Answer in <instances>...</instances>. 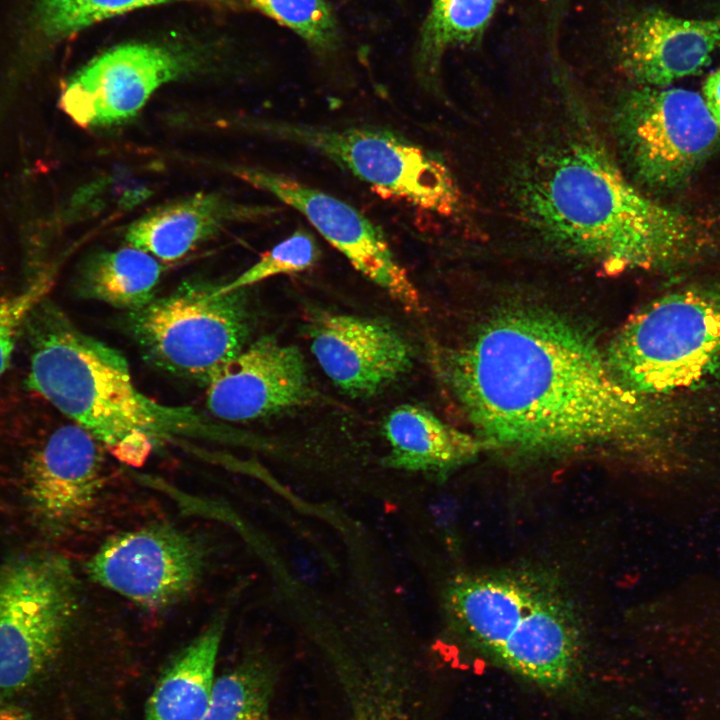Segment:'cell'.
I'll return each mask as SVG.
<instances>
[{
  "label": "cell",
  "mask_w": 720,
  "mask_h": 720,
  "mask_svg": "<svg viewBox=\"0 0 720 720\" xmlns=\"http://www.w3.org/2000/svg\"><path fill=\"white\" fill-rule=\"evenodd\" d=\"M185 282L131 311L129 331L154 367L205 384L246 346L250 330L244 289Z\"/></svg>",
  "instance_id": "cell-7"
},
{
  "label": "cell",
  "mask_w": 720,
  "mask_h": 720,
  "mask_svg": "<svg viewBox=\"0 0 720 720\" xmlns=\"http://www.w3.org/2000/svg\"><path fill=\"white\" fill-rule=\"evenodd\" d=\"M206 555L183 530L158 523L107 539L87 563L97 584L150 610L166 609L198 585Z\"/></svg>",
  "instance_id": "cell-10"
},
{
  "label": "cell",
  "mask_w": 720,
  "mask_h": 720,
  "mask_svg": "<svg viewBox=\"0 0 720 720\" xmlns=\"http://www.w3.org/2000/svg\"><path fill=\"white\" fill-rule=\"evenodd\" d=\"M224 617L173 656L146 701L142 720H202L211 697Z\"/></svg>",
  "instance_id": "cell-19"
},
{
  "label": "cell",
  "mask_w": 720,
  "mask_h": 720,
  "mask_svg": "<svg viewBox=\"0 0 720 720\" xmlns=\"http://www.w3.org/2000/svg\"><path fill=\"white\" fill-rule=\"evenodd\" d=\"M263 14L291 29L320 52L334 50L340 39L336 18L326 0H248Z\"/></svg>",
  "instance_id": "cell-24"
},
{
  "label": "cell",
  "mask_w": 720,
  "mask_h": 720,
  "mask_svg": "<svg viewBox=\"0 0 720 720\" xmlns=\"http://www.w3.org/2000/svg\"><path fill=\"white\" fill-rule=\"evenodd\" d=\"M516 185L518 207L534 232L606 269L670 264L695 241L686 216L640 192L584 134L541 148Z\"/></svg>",
  "instance_id": "cell-2"
},
{
  "label": "cell",
  "mask_w": 720,
  "mask_h": 720,
  "mask_svg": "<svg viewBox=\"0 0 720 720\" xmlns=\"http://www.w3.org/2000/svg\"><path fill=\"white\" fill-rule=\"evenodd\" d=\"M260 128L328 158L390 196L442 216L458 212L461 193L436 153L388 129L264 122Z\"/></svg>",
  "instance_id": "cell-8"
},
{
  "label": "cell",
  "mask_w": 720,
  "mask_h": 720,
  "mask_svg": "<svg viewBox=\"0 0 720 720\" xmlns=\"http://www.w3.org/2000/svg\"><path fill=\"white\" fill-rule=\"evenodd\" d=\"M607 360L616 376L648 397L687 389L720 370V291L683 289L637 313Z\"/></svg>",
  "instance_id": "cell-5"
},
{
  "label": "cell",
  "mask_w": 720,
  "mask_h": 720,
  "mask_svg": "<svg viewBox=\"0 0 720 720\" xmlns=\"http://www.w3.org/2000/svg\"><path fill=\"white\" fill-rule=\"evenodd\" d=\"M434 361L485 447L638 443L659 427L648 397L616 376L580 328L551 313H501Z\"/></svg>",
  "instance_id": "cell-1"
},
{
  "label": "cell",
  "mask_w": 720,
  "mask_h": 720,
  "mask_svg": "<svg viewBox=\"0 0 720 720\" xmlns=\"http://www.w3.org/2000/svg\"><path fill=\"white\" fill-rule=\"evenodd\" d=\"M625 162L652 189L685 184L720 142V127L697 92L641 86L620 100L614 116Z\"/></svg>",
  "instance_id": "cell-9"
},
{
  "label": "cell",
  "mask_w": 720,
  "mask_h": 720,
  "mask_svg": "<svg viewBox=\"0 0 720 720\" xmlns=\"http://www.w3.org/2000/svg\"><path fill=\"white\" fill-rule=\"evenodd\" d=\"M308 334L324 373L353 397L376 394L412 365L408 343L377 320L322 312L312 318Z\"/></svg>",
  "instance_id": "cell-15"
},
{
  "label": "cell",
  "mask_w": 720,
  "mask_h": 720,
  "mask_svg": "<svg viewBox=\"0 0 720 720\" xmlns=\"http://www.w3.org/2000/svg\"><path fill=\"white\" fill-rule=\"evenodd\" d=\"M193 67L185 53L154 43H126L95 57L67 82L63 111L85 128L135 116L163 84Z\"/></svg>",
  "instance_id": "cell-12"
},
{
  "label": "cell",
  "mask_w": 720,
  "mask_h": 720,
  "mask_svg": "<svg viewBox=\"0 0 720 720\" xmlns=\"http://www.w3.org/2000/svg\"><path fill=\"white\" fill-rule=\"evenodd\" d=\"M101 444L75 423L54 430L29 457L23 495L36 524L52 536L81 528L104 486Z\"/></svg>",
  "instance_id": "cell-13"
},
{
  "label": "cell",
  "mask_w": 720,
  "mask_h": 720,
  "mask_svg": "<svg viewBox=\"0 0 720 720\" xmlns=\"http://www.w3.org/2000/svg\"><path fill=\"white\" fill-rule=\"evenodd\" d=\"M444 603L458 635L519 677L546 689L574 679L580 627L550 578L531 571L462 575L448 584Z\"/></svg>",
  "instance_id": "cell-4"
},
{
  "label": "cell",
  "mask_w": 720,
  "mask_h": 720,
  "mask_svg": "<svg viewBox=\"0 0 720 720\" xmlns=\"http://www.w3.org/2000/svg\"><path fill=\"white\" fill-rule=\"evenodd\" d=\"M320 251L314 236L299 228L266 252L256 263L233 280L216 284L215 293L245 289L260 281L281 274L305 271L319 259Z\"/></svg>",
  "instance_id": "cell-25"
},
{
  "label": "cell",
  "mask_w": 720,
  "mask_h": 720,
  "mask_svg": "<svg viewBox=\"0 0 720 720\" xmlns=\"http://www.w3.org/2000/svg\"><path fill=\"white\" fill-rule=\"evenodd\" d=\"M245 182L301 213L370 281L408 312L423 310L420 294L395 258L382 230L349 203L297 179L259 168L240 169Z\"/></svg>",
  "instance_id": "cell-11"
},
{
  "label": "cell",
  "mask_w": 720,
  "mask_h": 720,
  "mask_svg": "<svg viewBox=\"0 0 720 720\" xmlns=\"http://www.w3.org/2000/svg\"><path fill=\"white\" fill-rule=\"evenodd\" d=\"M77 611V581L63 556L30 552L0 564V700L46 673Z\"/></svg>",
  "instance_id": "cell-6"
},
{
  "label": "cell",
  "mask_w": 720,
  "mask_h": 720,
  "mask_svg": "<svg viewBox=\"0 0 720 720\" xmlns=\"http://www.w3.org/2000/svg\"><path fill=\"white\" fill-rule=\"evenodd\" d=\"M0 720H38L25 708L9 702V699L0 700Z\"/></svg>",
  "instance_id": "cell-28"
},
{
  "label": "cell",
  "mask_w": 720,
  "mask_h": 720,
  "mask_svg": "<svg viewBox=\"0 0 720 720\" xmlns=\"http://www.w3.org/2000/svg\"><path fill=\"white\" fill-rule=\"evenodd\" d=\"M171 1L229 4L236 0H35L34 27L44 39L56 41L108 18Z\"/></svg>",
  "instance_id": "cell-23"
},
{
  "label": "cell",
  "mask_w": 720,
  "mask_h": 720,
  "mask_svg": "<svg viewBox=\"0 0 720 720\" xmlns=\"http://www.w3.org/2000/svg\"><path fill=\"white\" fill-rule=\"evenodd\" d=\"M26 324L30 387L118 460L139 466L155 445L174 437L228 434L193 408L146 396L121 352L80 330L45 299Z\"/></svg>",
  "instance_id": "cell-3"
},
{
  "label": "cell",
  "mask_w": 720,
  "mask_h": 720,
  "mask_svg": "<svg viewBox=\"0 0 720 720\" xmlns=\"http://www.w3.org/2000/svg\"><path fill=\"white\" fill-rule=\"evenodd\" d=\"M383 433L389 444L386 466L438 477L470 462L485 448L477 437L412 404L394 408L385 418Z\"/></svg>",
  "instance_id": "cell-18"
},
{
  "label": "cell",
  "mask_w": 720,
  "mask_h": 720,
  "mask_svg": "<svg viewBox=\"0 0 720 720\" xmlns=\"http://www.w3.org/2000/svg\"><path fill=\"white\" fill-rule=\"evenodd\" d=\"M279 672L264 656H248L215 678L202 720H269Z\"/></svg>",
  "instance_id": "cell-22"
},
{
  "label": "cell",
  "mask_w": 720,
  "mask_h": 720,
  "mask_svg": "<svg viewBox=\"0 0 720 720\" xmlns=\"http://www.w3.org/2000/svg\"><path fill=\"white\" fill-rule=\"evenodd\" d=\"M500 0H432L424 21L417 53L423 79L436 73L443 54L450 48L479 40L488 27Z\"/></svg>",
  "instance_id": "cell-21"
},
{
  "label": "cell",
  "mask_w": 720,
  "mask_h": 720,
  "mask_svg": "<svg viewBox=\"0 0 720 720\" xmlns=\"http://www.w3.org/2000/svg\"><path fill=\"white\" fill-rule=\"evenodd\" d=\"M273 209L234 203L216 193H197L156 207L129 225L131 247L163 261H175L228 224L270 214Z\"/></svg>",
  "instance_id": "cell-17"
},
{
  "label": "cell",
  "mask_w": 720,
  "mask_h": 720,
  "mask_svg": "<svg viewBox=\"0 0 720 720\" xmlns=\"http://www.w3.org/2000/svg\"><path fill=\"white\" fill-rule=\"evenodd\" d=\"M615 40L618 63L631 79L641 86L665 87L708 65L720 46V18L644 10L620 24Z\"/></svg>",
  "instance_id": "cell-16"
},
{
  "label": "cell",
  "mask_w": 720,
  "mask_h": 720,
  "mask_svg": "<svg viewBox=\"0 0 720 720\" xmlns=\"http://www.w3.org/2000/svg\"><path fill=\"white\" fill-rule=\"evenodd\" d=\"M162 271L156 258L134 247L101 251L84 262L77 287L81 296L131 312L154 299Z\"/></svg>",
  "instance_id": "cell-20"
},
{
  "label": "cell",
  "mask_w": 720,
  "mask_h": 720,
  "mask_svg": "<svg viewBox=\"0 0 720 720\" xmlns=\"http://www.w3.org/2000/svg\"><path fill=\"white\" fill-rule=\"evenodd\" d=\"M206 385L209 411L228 422L267 417L314 395L300 350L272 337L245 346Z\"/></svg>",
  "instance_id": "cell-14"
},
{
  "label": "cell",
  "mask_w": 720,
  "mask_h": 720,
  "mask_svg": "<svg viewBox=\"0 0 720 720\" xmlns=\"http://www.w3.org/2000/svg\"><path fill=\"white\" fill-rule=\"evenodd\" d=\"M702 97L710 114L720 127V68L707 78Z\"/></svg>",
  "instance_id": "cell-27"
},
{
  "label": "cell",
  "mask_w": 720,
  "mask_h": 720,
  "mask_svg": "<svg viewBox=\"0 0 720 720\" xmlns=\"http://www.w3.org/2000/svg\"><path fill=\"white\" fill-rule=\"evenodd\" d=\"M48 280H40L24 291L0 298V376L6 370L17 337L33 309L45 299Z\"/></svg>",
  "instance_id": "cell-26"
}]
</instances>
